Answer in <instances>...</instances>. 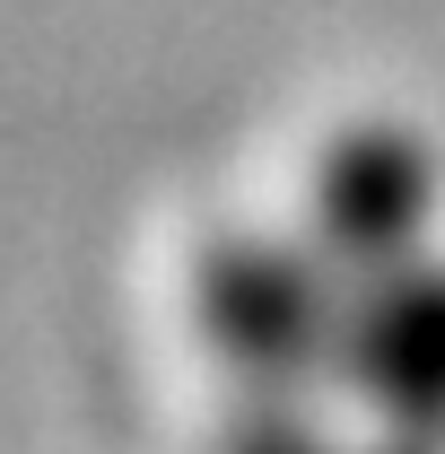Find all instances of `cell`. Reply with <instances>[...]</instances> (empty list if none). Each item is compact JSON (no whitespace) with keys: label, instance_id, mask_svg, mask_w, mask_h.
Listing matches in <instances>:
<instances>
[{"label":"cell","instance_id":"6da1fadb","mask_svg":"<svg viewBox=\"0 0 445 454\" xmlns=\"http://www.w3.org/2000/svg\"><path fill=\"white\" fill-rule=\"evenodd\" d=\"M201 454H445V149L402 114L315 140L288 210L183 254Z\"/></svg>","mask_w":445,"mask_h":454}]
</instances>
